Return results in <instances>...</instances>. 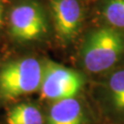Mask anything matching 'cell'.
I'll use <instances>...</instances> for the list:
<instances>
[{
  "instance_id": "6da1fadb",
  "label": "cell",
  "mask_w": 124,
  "mask_h": 124,
  "mask_svg": "<svg viewBox=\"0 0 124 124\" xmlns=\"http://www.w3.org/2000/svg\"><path fill=\"white\" fill-rule=\"evenodd\" d=\"M124 54V35L112 27L94 30L85 38L80 57L86 71L103 73L119 62Z\"/></svg>"
},
{
  "instance_id": "7a4b0ae2",
  "label": "cell",
  "mask_w": 124,
  "mask_h": 124,
  "mask_svg": "<svg viewBox=\"0 0 124 124\" xmlns=\"http://www.w3.org/2000/svg\"><path fill=\"white\" fill-rule=\"evenodd\" d=\"M43 63L33 57L7 63L0 70V98L15 99L40 90Z\"/></svg>"
},
{
  "instance_id": "3957f363",
  "label": "cell",
  "mask_w": 124,
  "mask_h": 124,
  "mask_svg": "<svg viewBox=\"0 0 124 124\" xmlns=\"http://www.w3.org/2000/svg\"><path fill=\"white\" fill-rule=\"evenodd\" d=\"M10 33L16 40L34 41L42 39L49 31L44 8L32 0H26L14 7L9 17Z\"/></svg>"
},
{
  "instance_id": "277c9868",
  "label": "cell",
  "mask_w": 124,
  "mask_h": 124,
  "mask_svg": "<svg viewBox=\"0 0 124 124\" xmlns=\"http://www.w3.org/2000/svg\"><path fill=\"white\" fill-rule=\"evenodd\" d=\"M85 80L79 72L53 62L43 63V75L40 92L41 97L51 101L76 98Z\"/></svg>"
},
{
  "instance_id": "5b68a950",
  "label": "cell",
  "mask_w": 124,
  "mask_h": 124,
  "mask_svg": "<svg viewBox=\"0 0 124 124\" xmlns=\"http://www.w3.org/2000/svg\"><path fill=\"white\" fill-rule=\"evenodd\" d=\"M50 9L58 37L69 42L78 35L83 21V8L78 0H50Z\"/></svg>"
},
{
  "instance_id": "8992f818",
  "label": "cell",
  "mask_w": 124,
  "mask_h": 124,
  "mask_svg": "<svg viewBox=\"0 0 124 124\" xmlns=\"http://www.w3.org/2000/svg\"><path fill=\"white\" fill-rule=\"evenodd\" d=\"M86 113L76 98L53 102L48 112L46 124H85Z\"/></svg>"
},
{
  "instance_id": "52a82bcc",
  "label": "cell",
  "mask_w": 124,
  "mask_h": 124,
  "mask_svg": "<svg viewBox=\"0 0 124 124\" xmlns=\"http://www.w3.org/2000/svg\"><path fill=\"white\" fill-rule=\"evenodd\" d=\"M107 100L111 113L124 119V69L117 70L109 76L107 84Z\"/></svg>"
},
{
  "instance_id": "ba28073f",
  "label": "cell",
  "mask_w": 124,
  "mask_h": 124,
  "mask_svg": "<svg viewBox=\"0 0 124 124\" xmlns=\"http://www.w3.org/2000/svg\"><path fill=\"white\" fill-rule=\"evenodd\" d=\"M6 124H44V117L34 104L23 102L8 111Z\"/></svg>"
},
{
  "instance_id": "9c48e42d",
  "label": "cell",
  "mask_w": 124,
  "mask_h": 124,
  "mask_svg": "<svg viewBox=\"0 0 124 124\" xmlns=\"http://www.w3.org/2000/svg\"><path fill=\"white\" fill-rule=\"evenodd\" d=\"M103 16L110 27L124 29V0H108L103 8Z\"/></svg>"
},
{
  "instance_id": "30bf717a",
  "label": "cell",
  "mask_w": 124,
  "mask_h": 124,
  "mask_svg": "<svg viewBox=\"0 0 124 124\" xmlns=\"http://www.w3.org/2000/svg\"><path fill=\"white\" fill-rule=\"evenodd\" d=\"M3 12H4V7L2 1L0 0V28L3 25Z\"/></svg>"
}]
</instances>
